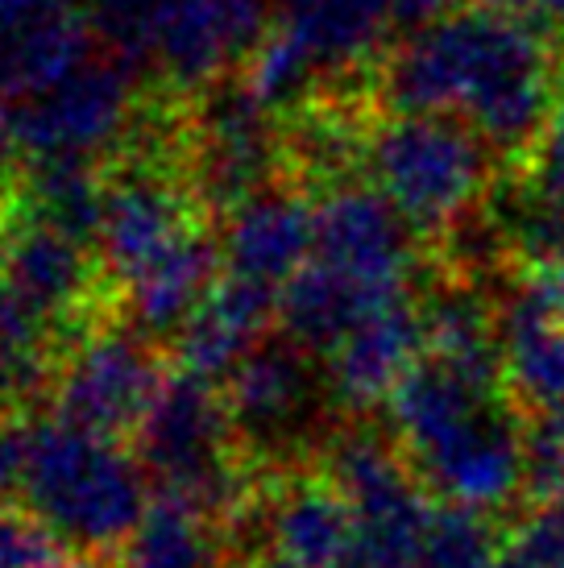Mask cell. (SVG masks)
Returning a JSON list of instances; mask_svg holds the SVG:
<instances>
[{
	"instance_id": "6da1fadb",
	"label": "cell",
	"mask_w": 564,
	"mask_h": 568,
	"mask_svg": "<svg viewBox=\"0 0 564 568\" xmlns=\"http://www.w3.org/2000/svg\"><path fill=\"white\" fill-rule=\"evenodd\" d=\"M561 95V26L477 0L399 38L374 67L382 116H456L498 154L506 179L532 166Z\"/></svg>"
},
{
	"instance_id": "7a4b0ae2",
	"label": "cell",
	"mask_w": 564,
	"mask_h": 568,
	"mask_svg": "<svg viewBox=\"0 0 564 568\" xmlns=\"http://www.w3.org/2000/svg\"><path fill=\"white\" fill-rule=\"evenodd\" d=\"M33 519L71 552H117L154 503L138 453L59 415H33L26 474L17 486Z\"/></svg>"
},
{
	"instance_id": "3957f363",
	"label": "cell",
	"mask_w": 564,
	"mask_h": 568,
	"mask_svg": "<svg viewBox=\"0 0 564 568\" xmlns=\"http://www.w3.org/2000/svg\"><path fill=\"white\" fill-rule=\"evenodd\" d=\"M88 17L117 63L183 95L224 83L279 21L274 0H88Z\"/></svg>"
},
{
	"instance_id": "277c9868",
	"label": "cell",
	"mask_w": 564,
	"mask_h": 568,
	"mask_svg": "<svg viewBox=\"0 0 564 568\" xmlns=\"http://www.w3.org/2000/svg\"><path fill=\"white\" fill-rule=\"evenodd\" d=\"M502 179L498 154L456 116H382L365 150V183L407 221L423 253L449 245Z\"/></svg>"
},
{
	"instance_id": "5b68a950",
	"label": "cell",
	"mask_w": 564,
	"mask_h": 568,
	"mask_svg": "<svg viewBox=\"0 0 564 568\" xmlns=\"http://www.w3.org/2000/svg\"><path fill=\"white\" fill-rule=\"evenodd\" d=\"M141 469L154 494L195 506L212 523H245L262 486L241 453L220 386L171 369L145 424L133 436Z\"/></svg>"
},
{
	"instance_id": "8992f818",
	"label": "cell",
	"mask_w": 564,
	"mask_h": 568,
	"mask_svg": "<svg viewBox=\"0 0 564 568\" xmlns=\"http://www.w3.org/2000/svg\"><path fill=\"white\" fill-rule=\"evenodd\" d=\"M200 221V195L188 166L171 162V145H138L133 154L104 171V221L95 237V257L104 278L125 291L158 257L188 241Z\"/></svg>"
},
{
	"instance_id": "52a82bcc",
	"label": "cell",
	"mask_w": 564,
	"mask_h": 568,
	"mask_svg": "<svg viewBox=\"0 0 564 568\" xmlns=\"http://www.w3.org/2000/svg\"><path fill=\"white\" fill-rule=\"evenodd\" d=\"M54 407L63 424L104 440H133L162 390V362L154 341L129 324H95L59 353Z\"/></svg>"
},
{
	"instance_id": "ba28073f",
	"label": "cell",
	"mask_w": 564,
	"mask_h": 568,
	"mask_svg": "<svg viewBox=\"0 0 564 568\" xmlns=\"http://www.w3.org/2000/svg\"><path fill=\"white\" fill-rule=\"evenodd\" d=\"M141 75L112 54L88 59L63 83L13 104L17 150L26 159H121L138 129Z\"/></svg>"
},
{
	"instance_id": "9c48e42d",
	"label": "cell",
	"mask_w": 564,
	"mask_h": 568,
	"mask_svg": "<svg viewBox=\"0 0 564 568\" xmlns=\"http://www.w3.org/2000/svg\"><path fill=\"white\" fill-rule=\"evenodd\" d=\"M183 166L200 204L229 216L250 195L282 183V121L262 109L241 80L216 83L191 112Z\"/></svg>"
},
{
	"instance_id": "30bf717a",
	"label": "cell",
	"mask_w": 564,
	"mask_h": 568,
	"mask_svg": "<svg viewBox=\"0 0 564 568\" xmlns=\"http://www.w3.org/2000/svg\"><path fill=\"white\" fill-rule=\"evenodd\" d=\"M329 382L291 341H266L224 382V403L245 460H291L315 432Z\"/></svg>"
},
{
	"instance_id": "8fae6325",
	"label": "cell",
	"mask_w": 564,
	"mask_h": 568,
	"mask_svg": "<svg viewBox=\"0 0 564 568\" xmlns=\"http://www.w3.org/2000/svg\"><path fill=\"white\" fill-rule=\"evenodd\" d=\"M315 262L345 274L377 300H399L415 291L423 270V245L394 212L382 191L365 179L320 191L315 200Z\"/></svg>"
},
{
	"instance_id": "7c38bea8",
	"label": "cell",
	"mask_w": 564,
	"mask_h": 568,
	"mask_svg": "<svg viewBox=\"0 0 564 568\" xmlns=\"http://www.w3.org/2000/svg\"><path fill=\"white\" fill-rule=\"evenodd\" d=\"M104 266L92 245L54 233L47 224L30 221L13 195V237L0 283L30 316H38L54 332V341L67 336V345L95 328V291H100Z\"/></svg>"
},
{
	"instance_id": "4fadbf2b",
	"label": "cell",
	"mask_w": 564,
	"mask_h": 568,
	"mask_svg": "<svg viewBox=\"0 0 564 568\" xmlns=\"http://www.w3.org/2000/svg\"><path fill=\"white\" fill-rule=\"evenodd\" d=\"M427 357V328H423L420 295L411 291L403 300L377 307L361 320L324 362L329 398L349 419H365L370 410L386 407L399 386L415 374Z\"/></svg>"
},
{
	"instance_id": "5bb4252c",
	"label": "cell",
	"mask_w": 564,
	"mask_h": 568,
	"mask_svg": "<svg viewBox=\"0 0 564 568\" xmlns=\"http://www.w3.org/2000/svg\"><path fill=\"white\" fill-rule=\"evenodd\" d=\"M95 30L79 0H0V100L26 104L95 59Z\"/></svg>"
},
{
	"instance_id": "9a60e30c",
	"label": "cell",
	"mask_w": 564,
	"mask_h": 568,
	"mask_svg": "<svg viewBox=\"0 0 564 568\" xmlns=\"http://www.w3.org/2000/svg\"><path fill=\"white\" fill-rule=\"evenodd\" d=\"M315 204L299 183H270L224 216L220 266L233 278L279 291L312 262Z\"/></svg>"
},
{
	"instance_id": "2e32d148",
	"label": "cell",
	"mask_w": 564,
	"mask_h": 568,
	"mask_svg": "<svg viewBox=\"0 0 564 568\" xmlns=\"http://www.w3.org/2000/svg\"><path fill=\"white\" fill-rule=\"evenodd\" d=\"M279 291L220 270L212 295L174 336V369L212 386L229 382L253 348L266 345L270 324H279Z\"/></svg>"
},
{
	"instance_id": "e0dca14e",
	"label": "cell",
	"mask_w": 564,
	"mask_h": 568,
	"mask_svg": "<svg viewBox=\"0 0 564 568\" xmlns=\"http://www.w3.org/2000/svg\"><path fill=\"white\" fill-rule=\"evenodd\" d=\"M266 552L295 568H349L357 519L324 469L286 474L266 489Z\"/></svg>"
},
{
	"instance_id": "ac0fdd59",
	"label": "cell",
	"mask_w": 564,
	"mask_h": 568,
	"mask_svg": "<svg viewBox=\"0 0 564 568\" xmlns=\"http://www.w3.org/2000/svg\"><path fill=\"white\" fill-rule=\"evenodd\" d=\"M220 270V241L208 237V229H195L121 291L129 328H138L150 341L179 336L183 324L200 312V303L212 295Z\"/></svg>"
},
{
	"instance_id": "d6986e66",
	"label": "cell",
	"mask_w": 564,
	"mask_h": 568,
	"mask_svg": "<svg viewBox=\"0 0 564 568\" xmlns=\"http://www.w3.org/2000/svg\"><path fill=\"white\" fill-rule=\"evenodd\" d=\"M411 295V291H407ZM403 300V295H399ZM394 300H377L365 286L349 283L345 274L329 270L324 262H308L291 283L282 286L279 300V336L303 348L308 357H324L329 362L336 345L349 332L357 328L361 320L386 307Z\"/></svg>"
},
{
	"instance_id": "ffe728a7",
	"label": "cell",
	"mask_w": 564,
	"mask_h": 568,
	"mask_svg": "<svg viewBox=\"0 0 564 568\" xmlns=\"http://www.w3.org/2000/svg\"><path fill=\"white\" fill-rule=\"evenodd\" d=\"M17 207L30 221L54 233L83 241L95 250L104 221V171L83 159H26L21 187L13 191Z\"/></svg>"
},
{
	"instance_id": "44dd1931",
	"label": "cell",
	"mask_w": 564,
	"mask_h": 568,
	"mask_svg": "<svg viewBox=\"0 0 564 568\" xmlns=\"http://www.w3.org/2000/svg\"><path fill=\"white\" fill-rule=\"evenodd\" d=\"M216 527L195 506L154 494L138 531L117 548V568H224Z\"/></svg>"
},
{
	"instance_id": "7402d4cb",
	"label": "cell",
	"mask_w": 564,
	"mask_h": 568,
	"mask_svg": "<svg viewBox=\"0 0 564 568\" xmlns=\"http://www.w3.org/2000/svg\"><path fill=\"white\" fill-rule=\"evenodd\" d=\"M511 544V519L486 515L473 506L436 503L420 568H494Z\"/></svg>"
},
{
	"instance_id": "603a6c76",
	"label": "cell",
	"mask_w": 564,
	"mask_h": 568,
	"mask_svg": "<svg viewBox=\"0 0 564 568\" xmlns=\"http://www.w3.org/2000/svg\"><path fill=\"white\" fill-rule=\"evenodd\" d=\"M0 568H83V556L50 536L30 510L0 506Z\"/></svg>"
},
{
	"instance_id": "cb8c5ba5",
	"label": "cell",
	"mask_w": 564,
	"mask_h": 568,
	"mask_svg": "<svg viewBox=\"0 0 564 568\" xmlns=\"http://www.w3.org/2000/svg\"><path fill=\"white\" fill-rule=\"evenodd\" d=\"M535 568H564V498L523 506L511 519V544Z\"/></svg>"
},
{
	"instance_id": "d4e9b609",
	"label": "cell",
	"mask_w": 564,
	"mask_h": 568,
	"mask_svg": "<svg viewBox=\"0 0 564 568\" xmlns=\"http://www.w3.org/2000/svg\"><path fill=\"white\" fill-rule=\"evenodd\" d=\"M518 179L540 187L544 195H552V200H564V95H561V104H556V116H552L544 142L535 150L532 166L518 174Z\"/></svg>"
},
{
	"instance_id": "484cf974",
	"label": "cell",
	"mask_w": 564,
	"mask_h": 568,
	"mask_svg": "<svg viewBox=\"0 0 564 568\" xmlns=\"http://www.w3.org/2000/svg\"><path fill=\"white\" fill-rule=\"evenodd\" d=\"M26 444H30V419L4 415L0 419V494H17L26 474Z\"/></svg>"
},
{
	"instance_id": "4316f807",
	"label": "cell",
	"mask_w": 564,
	"mask_h": 568,
	"mask_svg": "<svg viewBox=\"0 0 564 568\" xmlns=\"http://www.w3.org/2000/svg\"><path fill=\"white\" fill-rule=\"evenodd\" d=\"M13 154H21V150H17V133H13V112L0 104V179L13 166Z\"/></svg>"
},
{
	"instance_id": "83f0119b",
	"label": "cell",
	"mask_w": 564,
	"mask_h": 568,
	"mask_svg": "<svg viewBox=\"0 0 564 568\" xmlns=\"http://www.w3.org/2000/svg\"><path fill=\"white\" fill-rule=\"evenodd\" d=\"M13 403H21V390H17L13 369H9V365H4V357H0V410L13 407Z\"/></svg>"
},
{
	"instance_id": "f1b7e54d",
	"label": "cell",
	"mask_w": 564,
	"mask_h": 568,
	"mask_svg": "<svg viewBox=\"0 0 564 568\" xmlns=\"http://www.w3.org/2000/svg\"><path fill=\"white\" fill-rule=\"evenodd\" d=\"M494 568H535V565H532V560H523L515 548H506V552L498 556V565H494Z\"/></svg>"
},
{
	"instance_id": "f546056e",
	"label": "cell",
	"mask_w": 564,
	"mask_h": 568,
	"mask_svg": "<svg viewBox=\"0 0 564 568\" xmlns=\"http://www.w3.org/2000/svg\"><path fill=\"white\" fill-rule=\"evenodd\" d=\"M552 415H556V419H561V427H564V410H552Z\"/></svg>"
}]
</instances>
